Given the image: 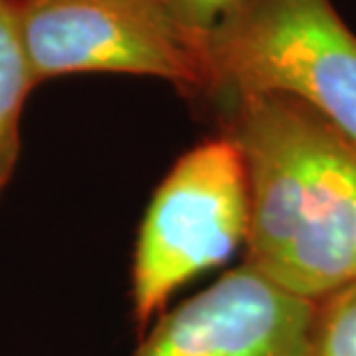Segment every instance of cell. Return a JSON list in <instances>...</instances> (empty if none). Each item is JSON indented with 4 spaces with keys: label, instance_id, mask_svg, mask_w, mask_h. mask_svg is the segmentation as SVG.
Here are the masks:
<instances>
[{
    "label": "cell",
    "instance_id": "obj_1",
    "mask_svg": "<svg viewBox=\"0 0 356 356\" xmlns=\"http://www.w3.org/2000/svg\"><path fill=\"white\" fill-rule=\"evenodd\" d=\"M241 151L250 227L243 264L312 303L356 282V146L294 97L220 99Z\"/></svg>",
    "mask_w": 356,
    "mask_h": 356
},
{
    "label": "cell",
    "instance_id": "obj_2",
    "mask_svg": "<svg viewBox=\"0 0 356 356\" xmlns=\"http://www.w3.org/2000/svg\"><path fill=\"white\" fill-rule=\"evenodd\" d=\"M204 56L209 102L287 95L356 146V35L331 0H241Z\"/></svg>",
    "mask_w": 356,
    "mask_h": 356
},
{
    "label": "cell",
    "instance_id": "obj_3",
    "mask_svg": "<svg viewBox=\"0 0 356 356\" xmlns=\"http://www.w3.org/2000/svg\"><path fill=\"white\" fill-rule=\"evenodd\" d=\"M248 176L229 134L218 132L178 158L151 195L130 259V322L146 329L181 287L245 248Z\"/></svg>",
    "mask_w": 356,
    "mask_h": 356
},
{
    "label": "cell",
    "instance_id": "obj_4",
    "mask_svg": "<svg viewBox=\"0 0 356 356\" xmlns=\"http://www.w3.org/2000/svg\"><path fill=\"white\" fill-rule=\"evenodd\" d=\"M14 21L35 86L70 74H132L206 99L204 51L158 0H14Z\"/></svg>",
    "mask_w": 356,
    "mask_h": 356
},
{
    "label": "cell",
    "instance_id": "obj_5",
    "mask_svg": "<svg viewBox=\"0 0 356 356\" xmlns=\"http://www.w3.org/2000/svg\"><path fill=\"white\" fill-rule=\"evenodd\" d=\"M317 303L248 264L167 308L132 356H308Z\"/></svg>",
    "mask_w": 356,
    "mask_h": 356
},
{
    "label": "cell",
    "instance_id": "obj_6",
    "mask_svg": "<svg viewBox=\"0 0 356 356\" xmlns=\"http://www.w3.org/2000/svg\"><path fill=\"white\" fill-rule=\"evenodd\" d=\"M33 88L14 21V0H0V202L19 167L21 120Z\"/></svg>",
    "mask_w": 356,
    "mask_h": 356
},
{
    "label": "cell",
    "instance_id": "obj_7",
    "mask_svg": "<svg viewBox=\"0 0 356 356\" xmlns=\"http://www.w3.org/2000/svg\"><path fill=\"white\" fill-rule=\"evenodd\" d=\"M308 356H356V282L317 303Z\"/></svg>",
    "mask_w": 356,
    "mask_h": 356
},
{
    "label": "cell",
    "instance_id": "obj_8",
    "mask_svg": "<svg viewBox=\"0 0 356 356\" xmlns=\"http://www.w3.org/2000/svg\"><path fill=\"white\" fill-rule=\"evenodd\" d=\"M241 0H158L167 17L206 51V40L236 10ZM206 58V56H204Z\"/></svg>",
    "mask_w": 356,
    "mask_h": 356
}]
</instances>
